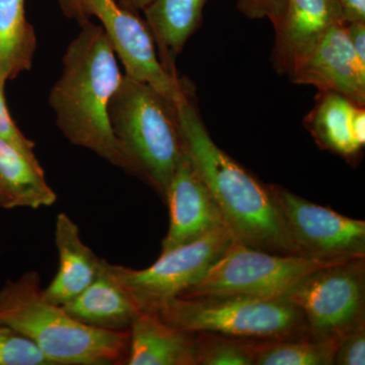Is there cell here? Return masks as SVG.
I'll return each mask as SVG.
<instances>
[{"instance_id": "6da1fadb", "label": "cell", "mask_w": 365, "mask_h": 365, "mask_svg": "<svg viewBox=\"0 0 365 365\" xmlns=\"http://www.w3.org/2000/svg\"><path fill=\"white\" fill-rule=\"evenodd\" d=\"M62 62L61 76L49 96L57 127L69 143L134 176L110 122V101L123 76L102 26L83 24Z\"/></svg>"}, {"instance_id": "7a4b0ae2", "label": "cell", "mask_w": 365, "mask_h": 365, "mask_svg": "<svg viewBox=\"0 0 365 365\" xmlns=\"http://www.w3.org/2000/svg\"><path fill=\"white\" fill-rule=\"evenodd\" d=\"M177 108L185 153L235 239L270 253L299 254L269 185L252 176L213 141L192 101V93L178 102Z\"/></svg>"}, {"instance_id": "3957f363", "label": "cell", "mask_w": 365, "mask_h": 365, "mask_svg": "<svg viewBox=\"0 0 365 365\" xmlns=\"http://www.w3.org/2000/svg\"><path fill=\"white\" fill-rule=\"evenodd\" d=\"M0 324L37 346L51 365L126 364L129 330H107L81 323L45 299L36 271L6 281L0 290Z\"/></svg>"}, {"instance_id": "277c9868", "label": "cell", "mask_w": 365, "mask_h": 365, "mask_svg": "<svg viewBox=\"0 0 365 365\" xmlns=\"http://www.w3.org/2000/svg\"><path fill=\"white\" fill-rule=\"evenodd\" d=\"M109 118L134 176L165 198L184 153L177 103L148 83L123 76L110 101Z\"/></svg>"}, {"instance_id": "5b68a950", "label": "cell", "mask_w": 365, "mask_h": 365, "mask_svg": "<svg viewBox=\"0 0 365 365\" xmlns=\"http://www.w3.org/2000/svg\"><path fill=\"white\" fill-rule=\"evenodd\" d=\"M155 312L170 325L191 333H217L256 340L309 336L304 314L285 297H176L165 300Z\"/></svg>"}, {"instance_id": "8992f818", "label": "cell", "mask_w": 365, "mask_h": 365, "mask_svg": "<svg viewBox=\"0 0 365 365\" xmlns=\"http://www.w3.org/2000/svg\"><path fill=\"white\" fill-rule=\"evenodd\" d=\"M349 260L351 259L329 260L307 255L270 253L235 240L202 279L182 292L179 297H284L309 274Z\"/></svg>"}, {"instance_id": "52a82bcc", "label": "cell", "mask_w": 365, "mask_h": 365, "mask_svg": "<svg viewBox=\"0 0 365 365\" xmlns=\"http://www.w3.org/2000/svg\"><path fill=\"white\" fill-rule=\"evenodd\" d=\"M284 297L304 314L311 337L341 341L365 321L364 258L319 269Z\"/></svg>"}, {"instance_id": "ba28073f", "label": "cell", "mask_w": 365, "mask_h": 365, "mask_svg": "<svg viewBox=\"0 0 365 365\" xmlns=\"http://www.w3.org/2000/svg\"><path fill=\"white\" fill-rule=\"evenodd\" d=\"M235 240L223 225L196 241L163 252L150 267L136 270L112 264V270L140 311L155 312L165 300L202 279Z\"/></svg>"}, {"instance_id": "9c48e42d", "label": "cell", "mask_w": 365, "mask_h": 365, "mask_svg": "<svg viewBox=\"0 0 365 365\" xmlns=\"http://www.w3.org/2000/svg\"><path fill=\"white\" fill-rule=\"evenodd\" d=\"M283 222L300 255L343 260L365 258V222L269 185Z\"/></svg>"}, {"instance_id": "30bf717a", "label": "cell", "mask_w": 365, "mask_h": 365, "mask_svg": "<svg viewBox=\"0 0 365 365\" xmlns=\"http://www.w3.org/2000/svg\"><path fill=\"white\" fill-rule=\"evenodd\" d=\"M81 4L88 18L96 16L102 23L115 54L123 63L125 76L148 83L176 103L191 93L189 83L165 71L150 29L133 11L115 0H81Z\"/></svg>"}, {"instance_id": "8fae6325", "label": "cell", "mask_w": 365, "mask_h": 365, "mask_svg": "<svg viewBox=\"0 0 365 365\" xmlns=\"http://www.w3.org/2000/svg\"><path fill=\"white\" fill-rule=\"evenodd\" d=\"M289 78L297 85L339 93L364 107L365 66L353 50L346 24L331 26L297 62Z\"/></svg>"}, {"instance_id": "7c38bea8", "label": "cell", "mask_w": 365, "mask_h": 365, "mask_svg": "<svg viewBox=\"0 0 365 365\" xmlns=\"http://www.w3.org/2000/svg\"><path fill=\"white\" fill-rule=\"evenodd\" d=\"M165 199L169 205L170 227L163 241L162 253L225 225L215 199L185 150Z\"/></svg>"}, {"instance_id": "4fadbf2b", "label": "cell", "mask_w": 365, "mask_h": 365, "mask_svg": "<svg viewBox=\"0 0 365 365\" xmlns=\"http://www.w3.org/2000/svg\"><path fill=\"white\" fill-rule=\"evenodd\" d=\"M346 24L337 0H287L284 21L275 33L274 69L289 76L297 62L331 28Z\"/></svg>"}, {"instance_id": "5bb4252c", "label": "cell", "mask_w": 365, "mask_h": 365, "mask_svg": "<svg viewBox=\"0 0 365 365\" xmlns=\"http://www.w3.org/2000/svg\"><path fill=\"white\" fill-rule=\"evenodd\" d=\"M55 244L58 251V270L43 289V294L52 304L63 307L97 278L104 259L98 258L83 242L78 225L66 213L57 215Z\"/></svg>"}, {"instance_id": "9a60e30c", "label": "cell", "mask_w": 365, "mask_h": 365, "mask_svg": "<svg viewBox=\"0 0 365 365\" xmlns=\"http://www.w3.org/2000/svg\"><path fill=\"white\" fill-rule=\"evenodd\" d=\"M129 332L126 364L196 365L195 334L170 325L157 312H139Z\"/></svg>"}, {"instance_id": "2e32d148", "label": "cell", "mask_w": 365, "mask_h": 365, "mask_svg": "<svg viewBox=\"0 0 365 365\" xmlns=\"http://www.w3.org/2000/svg\"><path fill=\"white\" fill-rule=\"evenodd\" d=\"M63 307L81 323L116 331L129 330L132 321L140 312L133 297L113 272L112 264L106 260L97 278Z\"/></svg>"}, {"instance_id": "e0dca14e", "label": "cell", "mask_w": 365, "mask_h": 365, "mask_svg": "<svg viewBox=\"0 0 365 365\" xmlns=\"http://www.w3.org/2000/svg\"><path fill=\"white\" fill-rule=\"evenodd\" d=\"M207 0H153L144 9L146 25L155 41L158 58L176 76L177 57L202 21Z\"/></svg>"}, {"instance_id": "ac0fdd59", "label": "cell", "mask_w": 365, "mask_h": 365, "mask_svg": "<svg viewBox=\"0 0 365 365\" xmlns=\"http://www.w3.org/2000/svg\"><path fill=\"white\" fill-rule=\"evenodd\" d=\"M357 107L360 106L339 93L319 91L316 105L304 119V125L319 148L353 160L364 148L357 143L352 130Z\"/></svg>"}, {"instance_id": "d6986e66", "label": "cell", "mask_w": 365, "mask_h": 365, "mask_svg": "<svg viewBox=\"0 0 365 365\" xmlns=\"http://www.w3.org/2000/svg\"><path fill=\"white\" fill-rule=\"evenodd\" d=\"M37 49L35 29L26 18L25 0H0V81L30 71Z\"/></svg>"}, {"instance_id": "ffe728a7", "label": "cell", "mask_w": 365, "mask_h": 365, "mask_svg": "<svg viewBox=\"0 0 365 365\" xmlns=\"http://www.w3.org/2000/svg\"><path fill=\"white\" fill-rule=\"evenodd\" d=\"M0 182L13 196L14 206L49 207L57 196L46 181L44 170L0 137Z\"/></svg>"}, {"instance_id": "44dd1931", "label": "cell", "mask_w": 365, "mask_h": 365, "mask_svg": "<svg viewBox=\"0 0 365 365\" xmlns=\"http://www.w3.org/2000/svg\"><path fill=\"white\" fill-rule=\"evenodd\" d=\"M339 342L311 336L262 340L256 365H332Z\"/></svg>"}, {"instance_id": "7402d4cb", "label": "cell", "mask_w": 365, "mask_h": 365, "mask_svg": "<svg viewBox=\"0 0 365 365\" xmlns=\"http://www.w3.org/2000/svg\"><path fill=\"white\" fill-rule=\"evenodd\" d=\"M195 334L196 365H255L262 340L223 334Z\"/></svg>"}, {"instance_id": "603a6c76", "label": "cell", "mask_w": 365, "mask_h": 365, "mask_svg": "<svg viewBox=\"0 0 365 365\" xmlns=\"http://www.w3.org/2000/svg\"><path fill=\"white\" fill-rule=\"evenodd\" d=\"M0 365L51 364L32 341L0 324Z\"/></svg>"}, {"instance_id": "cb8c5ba5", "label": "cell", "mask_w": 365, "mask_h": 365, "mask_svg": "<svg viewBox=\"0 0 365 365\" xmlns=\"http://www.w3.org/2000/svg\"><path fill=\"white\" fill-rule=\"evenodd\" d=\"M4 83L0 81V137L18 148L29 160L36 163H40L36 157L35 143L26 138L9 114L4 97Z\"/></svg>"}, {"instance_id": "d4e9b609", "label": "cell", "mask_w": 365, "mask_h": 365, "mask_svg": "<svg viewBox=\"0 0 365 365\" xmlns=\"http://www.w3.org/2000/svg\"><path fill=\"white\" fill-rule=\"evenodd\" d=\"M287 4V0H239L237 9L252 20L268 19L276 33L284 21Z\"/></svg>"}, {"instance_id": "484cf974", "label": "cell", "mask_w": 365, "mask_h": 365, "mask_svg": "<svg viewBox=\"0 0 365 365\" xmlns=\"http://www.w3.org/2000/svg\"><path fill=\"white\" fill-rule=\"evenodd\" d=\"M334 364H365V321L341 339L334 357Z\"/></svg>"}, {"instance_id": "4316f807", "label": "cell", "mask_w": 365, "mask_h": 365, "mask_svg": "<svg viewBox=\"0 0 365 365\" xmlns=\"http://www.w3.org/2000/svg\"><path fill=\"white\" fill-rule=\"evenodd\" d=\"M348 38L360 63L365 66V23L354 21L346 24Z\"/></svg>"}, {"instance_id": "83f0119b", "label": "cell", "mask_w": 365, "mask_h": 365, "mask_svg": "<svg viewBox=\"0 0 365 365\" xmlns=\"http://www.w3.org/2000/svg\"><path fill=\"white\" fill-rule=\"evenodd\" d=\"M343 18L347 23H365V0H337Z\"/></svg>"}, {"instance_id": "f1b7e54d", "label": "cell", "mask_w": 365, "mask_h": 365, "mask_svg": "<svg viewBox=\"0 0 365 365\" xmlns=\"http://www.w3.org/2000/svg\"><path fill=\"white\" fill-rule=\"evenodd\" d=\"M61 6L66 16L76 19L81 26L88 21V16L83 14L81 9V0H61Z\"/></svg>"}, {"instance_id": "f546056e", "label": "cell", "mask_w": 365, "mask_h": 365, "mask_svg": "<svg viewBox=\"0 0 365 365\" xmlns=\"http://www.w3.org/2000/svg\"><path fill=\"white\" fill-rule=\"evenodd\" d=\"M352 130L357 143L364 148L365 144V110L364 107H357L352 121Z\"/></svg>"}, {"instance_id": "4dcf8cb0", "label": "cell", "mask_w": 365, "mask_h": 365, "mask_svg": "<svg viewBox=\"0 0 365 365\" xmlns=\"http://www.w3.org/2000/svg\"><path fill=\"white\" fill-rule=\"evenodd\" d=\"M153 0H119V4L130 11H144Z\"/></svg>"}, {"instance_id": "1f68e13d", "label": "cell", "mask_w": 365, "mask_h": 365, "mask_svg": "<svg viewBox=\"0 0 365 365\" xmlns=\"http://www.w3.org/2000/svg\"><path fill=\"white\" fill-rule=\"evenodd\" d=\"M0 207L6 209L16 208L13 196L9 194L6 187L0 182Z\"/></svg>"}]
</instances>
